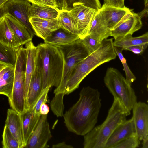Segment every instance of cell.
I'll list each match as a JSON object with an SVG mask.
<instances>
[{
  "label": "cell",
  "instance_id": "12",
  "mask_svg": "<svg viewBox=\"0 0 148 148\" xmlns=\"http://www.w3.org/2000/svg\"><path fill=\"white\" fill-rule=\"evenodd\" d=\"M132 109L135 133L139 140L142 141L148 136V105L143 102H137Z\"/></svg>",
  "mask_w": 148,
  "mask_h": 148
},
{
  "label": "cell",
  "instance_id": "37",
  "mask_svg": "<svg viewBox=\"0 0 148 148\" xmlns=\"http://www.w3.org/2000/svg\"><path fill=\"white\" fill-rule=\"evenodd\" d=\"M28 1L32 3L45 5L58 9L55 0H28Z\"/></svg>",
  "mask_w": 148,
  "mask_h": 148
},
{
  "label": "cell",
  "instance_id": "35",
  "mask_svg": "<svg viewBox=\"0 0 148 148\" xmlns=\"http://www.w3.org/2000/svg\"><path fill=\"white\" fill-rule=\"evenodd\" d=\"M50 88L48 86L42 90L41 94L31 108L36 113L40 114V110L42 105L48 101V94Z\"/></svg>",
  "mask_w": 148,
  "mask_h": 148
},
{
  "label": "cell",
  "instance_id": "42",
  "mask_svg": "<svg viewBox=\"0 0 148 148\" xmlns=\"http://www.w3.org/2000/svg\"><path fill=\"white\" fill-rule=\"evenodd\" d=\"M57 8L59 10H62L63 7L64 0H55Z\"/></svg>",
  "mask_w": 148,
  "mask_h": 148
},
{
  "label": "cell",
  "instance_id": "44",
  "mask_svg": "<svg viewBox=\"0 0 148 148\" xmlns=\"http://www.w3.org/2000/svg\"><path fill=\"white\" fill-rule=\"evenodd\" d=\"M142 141V148H148V136L144 138Z\"/></svg>",
  "mask_w": 148,
  "mask_h": 148
},
{
  "label": "cell",
  "instance_id": "30",
  "mask_svg": "<svg viewBox=\"0 0 148 148\" xmlns=\"http://www.w3.org/2000/svg\"><path fill=\"white\" fill-rule=\"evenodd\" d=\"M64 94L59 93L55 94L50 103L51 110L57 117L63 115L64 105L63 99Z\"/></svg>",
  "mask_w": 148,
  "mask_h": 148
},
{
  "label": "cell",
  "instance_id": "18",
  "mask_svg": "<svg viewBox=\"0 0 148 148\" xmlns=\"http://www.w3.org/2000/svg\"><path fill=\"white\" fill-rule=\"evenodd\" d=\"M135 132L132 118L126 120L114 130L107 140L104 148H112L114 146Z\"/></svg>",
  "mask_w": 148,
  "mask_h": 148
},
{
  "label": "cell",
  "instance_id": "6",
  "mask_svg": "<svg viewBox=\"0 0 148 148\" xmlns=\"http://www.w3.org/2000/svg\"><path fill=\"white\" fill-rule=\"evenodd\" d=\"M17 58L14 66L12 90L8 98L11 108L19 114L26 110L25 93L26 53L25 47L21 45L16 48Z\"/></svg>",
  "mask_w": 148,
  "mask_h": 148
},
{
  "label": "cell",
  "instance_id": "14",
  "mask_svg": "<svg viewBox=\"0 0 148 148\" xmlns=\"http://www.w3.org/2000/svg\"><path fill=\"white\" fill-rule=\"evenodd\" d=\"M29 21L35 33V35L44 40L54 31L60 28L57 18L45 19L32 17Z\"/></svg>",
  "mask_w": 148,
  "mask_h": 148
},
{
  "label": "cell",
  "instance_id": "39",
  "mask_svg": "<svg viewBox=\"0 0 148 148\" xmlns=\"http://www.w3.org/2000/svg\"><path fill=\"white\" fill-rule=\"evenodd\" d=\"M144 8L143 10L138 13L140 17L142 18L144 17H147L148 12V0H144Z\"/></svg>",
  "mask_w": 148,
  "mask_h": 148
},
{
  "label": "cell",
  "instance_id": "22",
  "mask_svg": "<svg viewBox=\"0 0 148 148\" xmlns=\"http://www.w3.org/2000/svg\"><path fill=\"white\" fill-rule=\"evenodd\" d=\"M0 42L14 49L21 46L5 15L0 18Z\"/></svg>",
  "mask_w": 148,
  "mask_h": 148
},
{
  "label": "cell",
  "instance_id": "21",
  "mask_svg": "<svg viewBox=\"0 0 148 148\" xmlns=\"http://www.w3.org/2000/svg\"><path fill=\"white\" fill-rule=\"evenodd\" d=\"M14 66L0 63V94L8 98L11 94L14 83Z\"/></svg>",
  "mask_w": 148,
  "mask_h": 148
},
{
  "label": "cell",
  "instance_id": "16",
  "mask_svg": "<svg viewBox=\"0 0 148 148\" xmlns=\"http://www.w3.org/2000/svg\"><path fill=\"white\" fill-rule=\"evenodd\" d=\"M79 39L78 35L60 28L53 32L44 40V43L62 49L72 45Z\"/></svg>",
  "mask_w": 148,
  "mask_h": 148
},
{
  "label": "cell",
  "instance_id": "45",
  "mask_svg": "<svg viewBox=\"0 0 148 148\" xmlns=\"http://www.w3.org/2000/svg\"><path fill=\"white\" fill-rule=\"evenodd\" d=\"M8 0H0V6L4 4Z\"/></svg>",
  "mask_w": 148,
  "mask_h": 148
},
{
  "label": "cell",
  "instance_id": "2",
  "mask_svg": "<svg viewBox=\"0 0 148 148\" xmlns=\"http://www.w3.org/2000/svg\"><path fill=\"white\" fill-rule=\"evenodd\" d=\"M112 38L104 39L98 48L78 62L73 69L67 82L65 95L78 88L83 80L96 68L114 59L117 56Z\"/></svg>",
  "mask_w": 148,
  "mask_h": 148
},
{
  "label": "cell",
  "instance_id": "17",
  "mask_svg": "<svg viewBox=\"0 0 148 148\" xmlns=\"http://www.w3.org/2000/svg\"><path fill=\"white\" fill-rule=\"evenodd\" d=\"M11 132L18 141L19 148H25L20 114L12 108L8 109L5 121Z\"/></svg>",
  "mask_w": 148,
  "mask_h": 148
},
{
  "label": "cell",
  "instance_id": "4",
  "mask_svg": "<svg viewBox=\"0 0 148 148\" xmlns=\"http://www.w3.org/2000/svg\"><path fill=\"white\" fill-rule=\"evenodd\" d=\"M130 114L118 99H114L103 122L84 136V147L104 148L114 130Z\"/></svg>",
  "mask_w": 148,
  "mask_h": 148
},
{
  "label": "cell",
  "instance_id": "19",
  "mask_svg": "<svg viewBox=\"0 0 148 148\" xmlns=\"http://www.w3.org/2000/svg\"><path fill=\"white\" fill-rule=\"evenodd\" d=\"M25 47L26 53L25 69V93L26 100L30 81L36 64L37 47L31 41L26 43Z\"/></svg>",
  "mask_w": 148,
  "mask_h": 148
},
{
  "label": "cell",
  "instance_id": "10",
  "mask_svg": "<svg viewBox=\"0 0 148 148\" xmlns=\"http://www.w3.org/2000/svg\"><path fill=\"white\" fill-rule=\"evenodd\" d=\"M52 136L47 119V115H41L37 125L29 138L25 148H47Z\"/></svg>",
  "mask_w": 148,
  "mask_h": 148
},
{
  "label": "cell",
  "instance_id": "26",
  "mask_svg": "<svg viewBox=\"0 0 148 148\" xmlns=\"http://www.w3.org/2000/svg\"><path fill=\"white\" fill-rule=\"evenodd\" d=\"M57 19L60 28L79 36L75 24L69 11L59 10Z\"/></svg>",
  "mask_w": 148,
  "mask_h": 148
},
{
  "label": "cell",
  "instance_id": "5",
  "mask_svg": "<svg viewBox=\"0 0 148 148\" xmlns=\"http://www.w3.org/2000/svg\"><path fill=\"white\" fill-rule=\"evenodd\" d=\"M104 82L114 99H118L130 114L133 106L137 102V97L126 78L117 69L109 67L107 69Z\"/></svg>",
  "mask_w": 148,
  "mask_h": 148
},
{
  "label": "cell",
  "instance_id": "23",
  "mask_svg": "<svg viewBox=\"0 0 148 148\" xmlns=\"http://www.w3.org/2000/svg\"><path fill=\"white\" fill-rule=\"evenodd\" d=\"M5 15L21 45L32 41L33 36L21 23L8 13Z\"/></svg>",
  "mask_w": 148,
  "mask_h": 148
},
{
  "label": "cell",
  "instance_id": "43",
  "mask_svg": "<svg viewBox=\"0 0 148 148\" xmlns=\"http://www.w3.org/2000/svg\"><path fill=\"white\" fill-rule=\"evenodd\" d=\"M4 5V4L0 6V18L7 13Z\"/></svg>",
  "mask_w": 148,
  "mask_h": 148
},
{
  "label": "cell",
  "instance_id": "8",
  "mask_svg": "<svg viewBox=\"0 0 148 148\" xmlns=\"http://www.w3.org/2000/svg\"><path fill=\"white\" fill-rule=\"evenodd\" d=\"M98 10L79 4L69 11L75 24L80 39L88 35L92 22Z\"/></svg>",
  "mask_w": 148,
  "mask_h": 148
},
{
  "label": "cell",
  "instance_id": "31",
  "mask_svg": "<svg viewBox=\"0 0 148 148\" xmlns=\"http://www.w3.org/2000/svg\"><path fill=\"white\" fill-rule=\"evenodd\" d=\"M2 137L3 148H19L18 141L7 126L5 125L4 126Z\"/></svg>",
  "mask_w": 148,
  "mask_h": 148
},
{
  "label": "cell",
  "instance_id": "7",
  "mask_svg": "<svg viewBox=\"0 0 148 148\" xmlns=\"http://www.w3.org/2000/svg\"><path fill=\"white\" fill-rule=\"evenodd\" d=\"M65 61L63 77L59 86L54 90L55 94H65L66 85L72 71L76 64L90 54L80 39L74 43L62 49Z\"/></svg>",
  "mask_w": 148,
  "mask_h": 148
},
{
  "label": "cell",
  "instance_id": "15",
  "mask_svg": "<svg viewBox=\"0 0 148 148\" xmlns=\"http://www.w3.org/2000/svg\"><path fill=\"white\" fill-rule=\"evenodd\" d=\"M42 90V74L36 61V67L31 79L26 99V110L32 107Z\"/></svg>",
  "mask_w": 148,
  "mask_h": 148
},
{
  "label": "cell",
  "instance_id": "27",
  "mask_svg": "<svg viewBox=\"0 0 148 148\" xmlns=\"http://www.w3.org/2000/svg\"><path fill=\"white\" fill-rule=\"evenodd\" d=\"M148 43V33L146 32L142 35L136 37H133L129 35L121 38L114 40L113 41L114 46L122 49L127 47Z\"/></svg>",
  "mask_w": 148,
  "mask_h": 148
},
{
  "label": "cell",
  "instance_id": "40",
  "mask_svg": "<svg viewBox=\"0 0 148 148\" xmlns=\"http://www.w3.org/2000/svg\"><path fill=\"white\" fill-rule=\"evenodd\" d=\"M49 111V106L46 103L42 104L40 107V112L41 115H46L48 113Z\"/></svg>",
  "mask_w": 148,
  "mask_h": 148
},
{
  "label": "cell",
  "instance_id": "25",
  "mask_svg": "<svg viewBox=\"0 0 148 148\" xmlns=\"http://www.w3.org/2000/svg\"><path fill=\"white\" fill-rule=\"evenodd\" d=\"M29 10V18L37 17L45 19L57 18L59 10L51 6L32 3Z\"/></svg>",
  "mask_w": 148,
  "mask_h": 148
},
{
  "label": "cell",
  "instance_id": "29",
  "mask_svg": "<svg viewBox=\"0 0 148 148\" xmlns=\"http://www.w3.org/2000/svg\"><path fill=\"white\" fill-rule=\"evenodd\" d=\"M79 4H82L98 10L101 6L99 0H64L62 10L69 11L74 6Z\"/></svg>",
  "mask_w": 148,
  "mask_h": 148
},
{
  "label": "cell",
  "instance_id": "34",
  "mask_svg": "<svg viewBox=\"0 0 148 148\" xmlns=\"http://www.w3.org/2000/svg\"><path fill=\"white\" fill-rule=\"evenodd\" d=\"M140 141L135 132L114 146L112 148H136L139 147Z\"/></svg>",
  "mask_w": 148,
  "mask_h": 148
},
{
  "label": "cell",
  "instance_id": "36",
  "mask_svg": "<svg viewBox=\"0 0 148 148\" xmlns=\"http://www.w3.org/2000/svg\"><path fill=\"white\" fill-rule=\"evenodd\" d=\"M148 45V43L131 46L122 49L123 50L131 51L136 54H141L146 50Z\"/></svg>",
  "mask_w": 148,
  "mask_h": 148
},
{
  "label": "cell",
  "instance_id": "33",
  "mask_svg": "<svg viewBox=\"0 0 148 148\" xmlns=\"http://www.w3.org/2000/svg\"><path fill=\"white\" fill-rule=\"evenodd\" d=\"M115 52L123 67V70L125 71L126 75V79L128 83L131 85L132 83L134 81L136 77L129 67L126 62V59L124 58L122 53L123 50L122 48L114 46Z\"/></svg>",
  "mask_w": 148,
  "mask_h": 148
},
{
  "label": "cell",
  "instance_id": "38",
  "mask_svg": "<svg viewBox=\"0 0 148 148\" xmlns=\"http://www.w3.org/2000/svg\"><path fill=\"white\" fill-rule=\"evenodd\" d=\"M105 3L120 8H124L125 0H103Z\"/></svg>",
  "mask_w": 148,
  "mask_h": 148
},
{
  "label": "cell",
  "instance_id": "24",
  "mask_svg": "<svg viewBox=\"0 0 148 148\" xmlns=\"http://www.w3.org/2000/svg\"><path fill=\"white\" fill-rule=\"evenodd\" d=\"M111 31L107 27L102 14L98 10L92 22L88 35H93L102 41L110 36Z\"/></svg>",
  "mask_w": 148,
  "mask_h": 148
},
{
  "label": "cell",
  "instance_id": "28",
  "mask_svg": "<svg viewBox=\"0 0 148 148\" xmlns=\"http://www.w3.org/2000/svg\"><path fill=\"white\" fill-rule=\"evenodd\" d=\"M16 49L8 47L0 42V63L15 66L16 60Z\"/></svg>",
  "mask_w": 148,
  "mask_h": 148
},
{
  "label": "cell",
  "instance_id": "1",
  "mask_svg": "<svg viewBox=\"0 0 148 148\" xmlns=\"http://www.w3.org/2000/svg\"><path fill=\"white\" fill-rule=\"evenodd\" d=\"M77 102L63 114L68 131L84 136L91 131L97 123L101 106L100 92L90 86L81 90Z\"/></svg>",
  "mask_w": 148,
  "mask_h": 148
},
{
  "label": "cell",
  "instance_id": "11",
  "mask_svg": "<svg viewBox=\"0 0 148 148\" xmlns=\"http://www.w3.org/2000/svg\"><path fill=\"white\" fill-rule=\"evenodd\" d=\"M141 18L138 13L132 10L121 23L111 31L110 36L115 40L127 35H132L141 28L143 25Z\"/></svg>",
  "mask_w": 148,
  "mask_h": 148
},
{
  "label": "cell",
  "instance_id": "3",
  "mask_svg": "<svg viewBox=\"0 0 148 148\" xmlns=\"http://www.w3.org/2000/svg\"><path fill=\"white\" fill-rule=\"evenodd\" d=\"M37 64L41 69L42 90L60 85L63 75L65 61L63 50L45 43L37 46Z\"/></svg>",
  "mask_w": 148,
  "mask_h": 148
},
{
  "label": "cell",
  "instance_id": "20",
  "mask_svg": "<svg viewBox=\"0 0 148 148\" xmlns=\"http://www.w3.org/2000/svg\"><path fill=\"white\" fill-rule=\"evenodd\" d=\"M41 115L40 114L35 112L31 108L20 114L23 140L25 146L29 138L36 128Z\"/></svg>",
  "mask_w": 148,
  "mask_h": 148
},
{
  "label": "cell",
  "instance_id": "13",
  "mask_svg": "<svg viewBox=\"0 0 148 148\" xmlns=\"http://www.w3.org/2000/svg\"><path fill=\"white\" fill-rule=\"evenodd\" d=\"M108 27L111 31L116 27L133 10L126 7L120 8L104 3L99 10Z\"/></svg>",
  "mask_w": 148,
  "mask_h": 148
},
{
  "label": "cell",
  "instance_id": "32",
  "mask_svg": "<svg viewBox=\"0 0 148 148\" xmlns=\"http://www.w3.org/2000/svg\"><path fill=\"white\" fill-rule=\"evenodd\" d=\"M81 40L89 54L97 49L102 42L99 38L91 34L86 36Z\"/></svg>",
  "mask_w": 148,
  "mask_h": 148
},
{
  "label": "cell",
  "instance_id": "41",
  "mask_svg": "<svg viewBox=\"0 0 148 148\" xmlns=\"http://www.w3.org/2000/svg\"><path fill=\"white\" fill-rule=\"evenodd\" d=\"M53 148H73L72 145H67L64 142H62L57 144L53 145Z\"/></svg>",
  "mask_w": 148,
  "mask_h": 148
},
{
  "label": "cell",
  "instance_id": "46",
  "mask_svg": "<svg viewBox=\"0 0 148 148\" xmlns=\"http://www.w3.org/2000/svg\"></svg>",
  "mask_w": 148,
  "mask_h": 148
},
{
  "label": "cell",
  "instance_id": "9",
  "mask_svg": "<svg viewBox=\"0 0 148 148\" xmlns=\"http://www.w3.org/2000/svg\"><path fill=\"white\" fill-rule=\"evenodd\" d=\"M31 3L28 0H8L4 5L6 13L21 23L34 36L35 33L29 20Z\"/></svg>",
  "mask_w": 148,
  "mask_h": 148
}]
</instances>
